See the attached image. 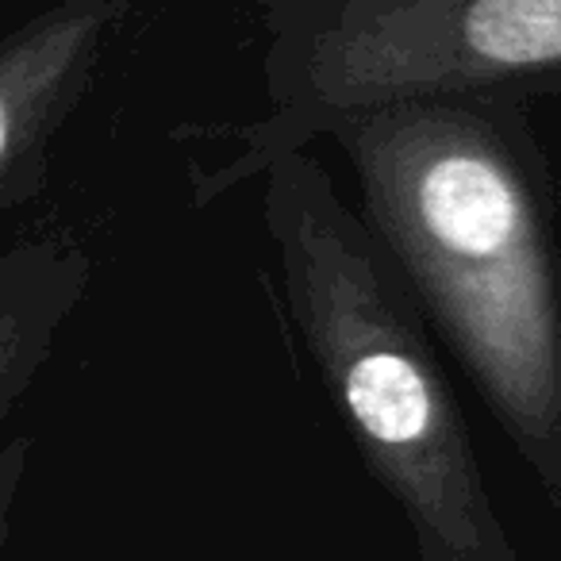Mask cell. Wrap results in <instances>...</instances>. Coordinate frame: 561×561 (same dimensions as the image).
<instances>
[{
    "instance_id": "cell-1",
    "label": "cell",
    "mask_w": 561,
    "mask_h": 561,
    "mask_svg": "<svg viewBox=\"0 0 561 561\" xmlns=\"http://www.w3.org/2000/svg\"><path fill=\"white\" fill-rule=\"evenodd\" d=\"M328 139L366 231L561 519V234L530 101L404 104Z\"/></svg>"
},
{
    "instance_id": "cell-2",
    "label": "cell",
    "mask_w": 561,
    "mask_h": 561,
    "mask_svg": "<svg viewBox=\"0 0 561 561\" xmlns=\"http://www.w3.org/2000/svg\"><path fill=\"white\" fill-rule=\"evenodd\" d=\"M262 224L300 343L420 561H519L435 339L320 158L262 173Z\"/></svg>"
},
{
    "instance_id": "cell-3",
    "label": "cell",
    "mask_w": 561,
    "mask_h": 561,
    "mask_svg": "<svg viewBox=\"0 0 561 561\" xmlns=\"http://www.w3.org/2000/svg\"><path fill=\"white\" fill-rule=\"evenodd\" d=\"M265 116L193 170V204L262 178L351 119L473 96H561V0H270Z\"/></svg>"
},
{
    "instance_id": "cell-4",
    "label": "cell",
    "mask_w": 561,
    "mask_h": 561,
    "mask_svg": "<svg viewBox=\"0 0 561 561\" xmlns=\"http://www.w3.org/2000/svg\"><path fill=\"white\" fill-rule=\"evenodd\" d=\"M127 12V0H62L0 39V219L47 188L50 147Z\"/></svg>"
},
{
    "instance_id": "cell-5",
    "label": "cell",
    "mask_w": 561,
    "mask_h": 561,
    "mask_svg": "<svg viewBox=\"0 0 561 561\" xmlns=\"http://www.w3.org/2000/svg\"><path fill=\"white\" fill-rule=\"evenodd\" d=\"M93 257L66 234L0 250V427L55 358L62 328L85 300Z\"/></svg>"
},
{
    "instance_id": "cell-6",
    "label": "cell",
    "mask_w": 561,
    "mask_h": 561,
    "mask_svg": "<svg viewBox=\"0 0 561 561\" xmlns=\"http://www.w3.org/2000/svg\"><path fill=\"white\" fill-rule=\"evenodd\" d=\"M32 435H16L0 446V558H4V542H9L12 530V507H16L20 484H24L27 466H32Z\"/></svg>"
}]
</instances>
